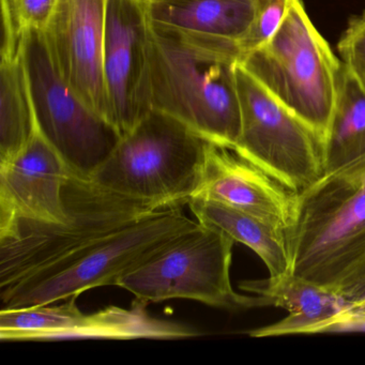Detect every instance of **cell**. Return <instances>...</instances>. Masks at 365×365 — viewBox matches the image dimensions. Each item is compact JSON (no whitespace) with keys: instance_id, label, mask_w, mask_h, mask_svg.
I'll return each instance as SVG.
<instances>
[{"instance_id":"obj_22","label":"cell","mask_w":365,"mask_h":365,"mask_svg":"<svg viewBox=\"0 0 365 365\" xmlns=\"http://www.w3.org/2000/svg\"><path fill=\"white\" fill-rule=\"evenodd\" d=\"M337 50L343 65L365 84V10L348 23Z\"/></svg>"},{"instance_id":"obj_10","label":"cell","mask_w":365,"mask_h":365,"mask_svg":"<svg viewBox=\"0 0 365 365\" xmlns=\"http://www.w3.org/2000/svg\"><path fill=\"white\" fill-rule=\"evenodd\" d=\"M103 74L112 123L121 136L151 110V31L143 0H108Z\"/></svg>"},{"instance_id":"obj_18","label":"cell","mask_w":365,"mask_h":365,"mask_svg":"<svg viewBox=\"0 0 365 365\" xmlns=\"http://www.w3.org/2000/svg\"><path fill=\"white\" fill-rule=\"evenodd\" d=\"M365 157V84L343 65L324 142V175Z\"/></svg>"},{"instance_id":"obj_11","label":"cell","mask_w":365,"mask_h":365,"mask_svg":"<svg viewBox=\"0 0 365 365\" xmlns=\"http://www.w3.org/2000/svg\"><path fill=\"white\" fill-rule=\"evenodd\" d=\"M106 7L108 0H58L42 34L59 76L113 125L103 74Z\"/></svg>"},{"instance_id":"obj_23","label":"cell","mask_w":365,"mask_h":365,"mask_svg":"<svg viewBox=\"0 0 365 365\" xmlns=\"http://www.w3.org/2000/svg\"><path fill=\"white\" fill-rule=\"evenodd\" d=\"M337 292L349 303L350 309L365 313V275Z\"/></svg>"},{"instance_id":"obj_7","label":"cell","mask_w":365,"mask_h":365,"mask_svg":"<svg viewBox=\"0 0 365 365\" xmlns=\"http://www.w3.org/2000/svg\"><path fill=\"white\" fill-rule=\"evenodd\" d=\"M236 241L212 226L198 223L148 262L119 281L140 302L170 299L198 301L227 311L267 307L260 296H245L230 281L232 249Z\"/></svg>"},{"instance_id":"obj_4","label":"cell","mask_w":365,"mask_h":365,"mask_svg":"<svg viewBox=\"0 0 365 365\" xmlns=\"http://www.w3.org/2000/svg\"><path fill=\"white\" fill-rule=\"evenodd\" d=\"M198 225L180 208L164 209L104 235L54 266L0 290L3 309L51 304L119 281Z\"/></svg>"},{"instance_id":"obj_13","label":"cell","mask_w":365,"mask_h":365,"mask_svg":"<svg viewBox=\"0 0 365 365\" xmlns=\"http://www.w3.org/2000/svg\"><path fill=\"white\" fill-rule=\"evenodd\" d=\"M194 198L253 215L286 235L294 226L298 207V194L232 149L209 142Z\"/></svg>"},{"instance_id":"obj_14","label":"cell","mask_w":365,"mask_h":365,"mask_svg":"<svg viewBox=\"0 0 365 365\" xmlns=\"http://www.w3.org/2000/svg\"><path fill=\"white\" fill-rule=\"evenodd\" d=\"M240 288L262 297L269 305L282 307L288 316L275 324L249 332L252 337L326 333L350 309L341 294L292 272L264 281H245Z\"/></svg>"},{"instance_id":"obj_20","label":"cell","mask_w":365,"mask_h":365,"mask_svg":"<svg viewBox=\"0 0 365 365\" xmlns=\"http://www.w3.org/2000/svg\"><path fill=\"white\" fill-rule=\"evenodd\" d=\"M58 0H0L1 50L0 56L12 58L22 52L31 31H43Z\"/></svg>"},{"instance_id":"obj_21","label":"cell","mask_w":365,"mask_h":365,"mask_svg":"<svg viewBox=\"0 0 365 365\" xmlns=\"http://www.w3.org/2000/svg\"><path fill=\"white\" fill-rule=\"evenodd\" d=\"M292 1L294 0H268L258 9L253 24L247 35L239 42L241 58L264 46L273 37L285 20Z\"/></svg>"},{"instance_id":"obj_15","label":"cell","mask_w":365,"mask_h":365,"mask_svg":"<svg viewBox=\"0 0 365 365\" xmlns=\"http://www.w3.org/2000/svg\"><path fill=\"white\" fill-rule=\"evenodd\" d=\"M145 5L151 26L238 44L259 9L256 0H150Z\"/></svg>"},{"instance_id":"obj_8","label":"cell","mask_w":365,"mask_h":365,"mask_svg":"<svg viewBox=\"0 0 365 365\" xmlns=\"http://www.w3.org/2000/svg\"><path fill=\"white\" fill-rule=\"evenodd\" d=\"M241 133L232 150L300 194L324 176V142L242 66L236 67Z\"/></svg>"},{"instance_id":"obj_9","label":"cell","mask_w":365,"mask_h":365,"mask_svg":"<svg viewBox=\"0 0 365 365\" xmlns=\"http://www.w3.org/2000/svg\"><path fill=\"white\" fill-rule=\"evenodd\" d=\"M23 53L38 130L73 172L91 176L114 150L120 134L59 76L41 31L27 34Z\"/></svg>"},{"instance_id":"obj_2","label":"cell","mask_w":365,"mask_h":365,"mask_svg":"<svg viewBox=\"0 0 365 365\" xmlns=\"http://www.w3.org/2000/svg\"><path fill=\"white\" fill-rule=\"evenodd\" d=\"M292 272L339 292L365 275V157L298 194Z\"/></svg>"},{"instance_id":"obj_17","label":"cell","mask_w":365,"mask_h":365,"mask_svg":"<svg viewBox=\"0 0 365 365\" xmlns=\"http://www.w3.org/2000/svg\"><path fill=\"white\" fill-rule=\"evenodd\" d=\"M146 303L136 300L131 309L110 307L95 313L78 312L66 339H185L200 335L195 329L153 317Z\"/></svg>"},{"instance_id":"obj_19","label":"cell","mask_w":365,"mask_h":365,"mask_svg":"<svg viewBox=\"0 0 365 365\" xmlns=\"http://www.w3.org/2000/svg\"><path fill=\"white\" fill-rule=\"evenodd\" d=\"M37 132L24 53L0 61V163L26 147Z\"/></svg>"},{"instance_id":"obj_1","label":"cell","mask_w":365,"mask_h":365,"mask_svg":"<svg viewBox=\"0 0 365 365\" xmlns=\"http://www.w3.org/2000/svg\"><path fill=\"white\" fill-rule=\"evenodd\" d=\"M153 110L207 142L234 149L241 133L236 42L193 37L151 26Z\"/></svg>"},{"instance_id":"obj_24","label":"cell","mask_w":365,"mask_h":365,"mask_svg":"<svg viewBox=\"0 0 365 365\" xmlns=\"http://www.w3.org/2000/svg\"><path fill=\"white\" fill-rule=\"evenodd\" d=\"M143 1H144V3H148V1H150V0H143ZM256 1H257L258 5H259L260 8L262 7V5H264V4H266L267 1H268V0H256Z\"/></svg>"},{"instance_id":"obj_5","label":"cell","mask_w":365,"mask_h":365,"mask_svg":"<svg viewBox=\"0 0 365 365\" xmlns=\"http://www.w3.org/2000/svg\"><path fill=\"white\" fill-rule=\"evenodd\" d=\"M68 219L63 223H16L0 230V290L54 266L104 235L155 210L115 193L71 170Z\"/></svg>"},{"instance_id":"obj_12","label":"cell","mask_w":365,"mask_h":365,"mask_svg":"<svg viewBox=\"0 0 365 365\" xmlns=\"http://www.w3.org/2000/svg\"><path fill=\"white\" fill-rule=\"evenodd\" d=\"M71 168L37 132L21 153L0 163V230L16 223H63L68 219Z\"/></svg>"},{"instance_id":"obj_6","label":"cell","mask_w":365,"mask_h":365,"mask_svg":"<svg viewBox=\"0 0 365 365\" xmlns=\"http://www.w3.org/2000/svg\"><path fill=\"white\" fill-rule=\"evenodd\" d=\"M239 63L324 142L343 63L317 31L301 0L292 1L273 37Z\"/></svg>"},{"instance_id":"obj_16","label":"cell","mask_w":365,"mask_h":365,"mask_svg":"<svg viewBox=\"0 0 365 365\" xmlns=\"http://www.w3.org/2000/svg\"><path fill=\"white\" fill-rule=\"evenodd\" d=\"M190 209L198 223L212 226L257 254L270 277L292 272L287 235L262 220L236 209L194 198Z\"/></svg>"},{"instance_id":"obj_3","label":"cell","mask_w":365,"mask_h":365,"mask_svg":"<svg viewBox=\"0 0 365 365\" xmlns=\"http://www.w3.org/2000/svg\"><path fill=\"white\" fill-rule=\"evenodd\" d=\"M207 145L174 117L153 110L121 136L91 177L102 187L155 210L181 208L189 205L200 187Z\"/></svg>"}]
</instances>
